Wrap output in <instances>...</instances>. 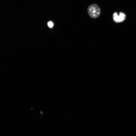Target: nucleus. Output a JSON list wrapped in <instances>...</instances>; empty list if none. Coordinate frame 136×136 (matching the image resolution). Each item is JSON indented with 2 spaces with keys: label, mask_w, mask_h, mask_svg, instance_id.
<instances>
[{
  "label": "nucleus",
  "mask_w": 136,
  "mask_h": 136,
  "mask_svg": "<svg viewBox=\"0 0 136 136\" xmlns=\"http://www.w3.org/2000/svg\"><path fill=\"white\" fill-rule=\"evenodd\" d=\"M87 12L90 17L93 19L98 18L101 14V10L99 6L93 4L90 6L87 9Z\"/></svg>",
  "instance_id": "f257e3e1"
},
{
  "label": "nucleus",
  "mask_w": 136,
  "mask_h": 136,
  "mask_svg": "<svg viewBox=\"0 0 136 136\" xmlns=\"http://www.w3.org/2000/svg\"><path fill=\"white\" fill-rule=\"evenodd\" d=\"M125 14L121 12L119 13V15L116 12L113 15V19L115 22L117 23H119L124 21L126 19Z\"/></svg>",
  "instance_id": "f03ea898"
},
{
  "label": "nucleus",
  "mask_w": 136,
  "mask_h": 136,
  "mask_svg": "<svg viewBox=\"0 0 136 136\" xmlns=\"http://www.w3.org/2000/svg\"><path fill=\"white\" fill-rule=\"evenodd\" d=\"M48 25L49 28H51L53 27V24L52 21H50L48 22Z\"/></svg>",
  "instance_id": "7ed1b4c3"
}]
</instances>
